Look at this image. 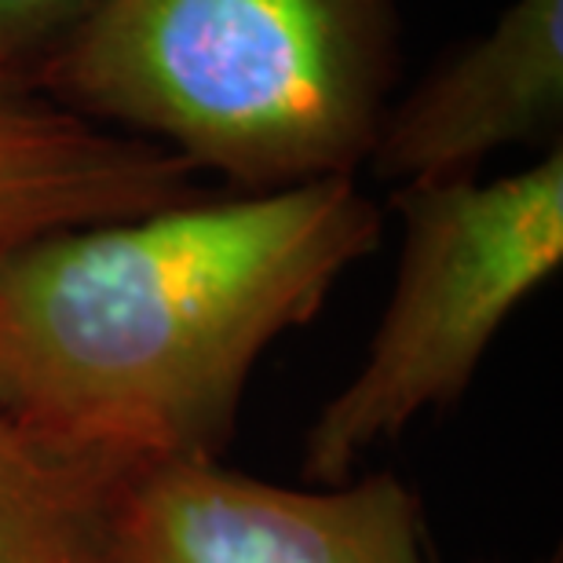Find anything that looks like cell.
I'll return each instance as SVG.
<instances>
[{"mask_svg": "<svg viewBox=\"0 0 563 563\" xmlns=\"http://www.w3.org/2000/svg\"><path fill=\"white\" fill-rule=\"evenodd\" d=\"M380 234L355 176L33 234L0 253V410L118 476L220 457L264 352Z\"/></svg>", "mask_w": 563, "mask_h": 563, "instance_id": "obj_1", "label": "cell"}, {"mask_svg": "<svg viewBox=\"0 0 563 563\" xmlns=\"http://www.w3.org/2000/svg\"><path fill=\"white\" fill-rule=\"evenodd\" d=\"M399 55L402 0H96L33 85L261 195L366 168Z\"/></svg>", "mask_w": 563, "mask_h": 563, "instance_id": "obj_2", "label": "cell"}, {"mask_svg": "<svg viewBox=\"0 0 563 563\" xmlns=\"http://www.w3.org/2000/svg\"><path fill=\"white\" fill-rule=\"evenodd\" d=\"M396 278L363 363L303 435V476L344 483L424 410L465 396L494 336L563 264V143L509 176L391 190Z\"/></svg>", "mask_w": 563, "mask_h": 563, "instance_id": "obj_3", "label": "cell"}, {"mask_svg": "<svg viewBox=\"0 0 563 563\" xmlns=\"http://www.w3.org/2000/svg\"><path fill=\"white\" fill-rule=\"evenodd\" d=\"M118 563H435L418 490L396 472L282 487L220 457L129 472Z\"/></svg>", "mask_w": 563, "mask_h": 563, "instance_id": "obj_4", "label": "cell"}, {"mask_svg": "<svg viewBox=\"0 0 563 563\" xmlns=\"http://www.w3.org/2000/svg\"><path fill=\"white\" fill-rule=\"evenodd\" d=\"M560 132L563 0H509L391 103L366 168L391 190L479 176L509 146H560Z\"/></svg>", "mask_w": 563, "mask_h": 563, "instance_id": "obj_5", "label": "cell"}, {"mask_svg": "<svg viewBox=\"0 0 563 563\" xmlns=\"http://www.w3.org/2000/svg\"><path fill=\"white\" fill-rule=\"evenodd\" d=\"M198 195V173L176 154L0 77V253L55 228L143 217Z\"/></svg>", "mask_w": 563, "mask_h": 563, "instance_id": "obj_6", "label": "cell"}, {"mask_svg": "<svg viewBox=\"0 0 563 563\" xmlns=\"http://www.w3.org/2000/svg\"><path fill=\"white\" fill-rule=\"evenodd\" d=\"M121 479L0 410V563H118L110 516Z\"/></svg>", "mask_w": 563, "mask_h": 563, "instance_id": "obj_7", "label": "cell"}, {"mask_svg": "<svg viewBox=\"0 0 563 563\" xmlns=\"http://www.w3.org/2000/svg\"><path fill=\"white\" fill-rule=\"evenodd\" d=\"M96 0H0V77L30 81Z\"/></svg>", "mask_w": 563, "mask_h": 563, "instance_id": "obj_8", "label": "cell"}, {"mask_svg": "<svg viewBox=\"0 0 563 563\" xmlns=\"http://www.w3.org/2000/svg\"><path fill=\"white\" fill-rule=\"evenodd\" d=\"M534 563H560V553H553V556H545V560H534Z\"/></svg>", "mask_w": 563, "mask_h": 563, "instance_id": "obj_9", "label": "cell"}]
</instances>
